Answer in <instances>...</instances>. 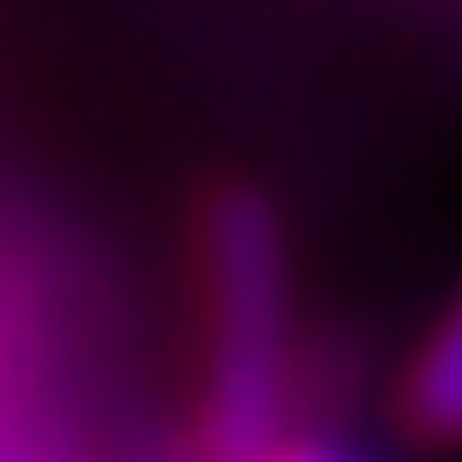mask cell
I'll return each instance as SVG.
<instances>
[{
    "instance_id": "obj_1",
    "label": "cell",
    "mask_w": 462,
    "mask_h": 462,
    "mask_svg": "<svg viewBox=\"0 0 462 462\" xmlns=\"http://www.w3.org/2000/svg\"><path fill=\"white\" fill-rule=\"evenodd\" d=\"M208 254V309H216V355H208V455H270L285 439V239L263 193H216L200 224Z\"/></svg>"
},
{
    "instance_id": "obj_2",
    "label": "cell",
    "mask_w": 462,
    "mask_h": 462,
    "mask_svg": "<svg viewBox=\"0 0 462 462\" xmlns=\"http://www.w3.org/2000/svg\"><path fill=\"white\" fill-rule=\"evenodd\" d=\"M401 416L416 439H462V300L416 346L409 378H401Z\"/></svg>"
}]
</instances>
